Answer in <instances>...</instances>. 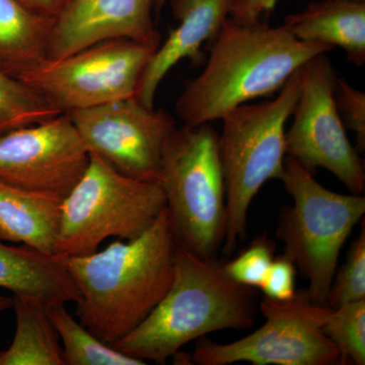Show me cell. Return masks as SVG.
I'll use <instances>...</instances> for the list:
<instances>
[{
  "mask_svg": "<svg viewBox=\"0 0 365 365\" xmlns=\"http://www.w3.org/2000/svg\"><path fill=\"white\" fill-rule=\"evenodd\" d=\"M177 242L167 207L143 235L103 251L68 257L78 288V321L108 345L133 331L157 307L174 276Z\"/></svg>",
  "mask_w": 365,
  "mask_h": 365,
  "instance_id": "obj_1",
  "label": "cell"
},
{
  "mask_svg": "<svg viewBox=\"0 0 365 365\" xmlns=\"http://www.w3.org/2000/svg\"><path fill=\"white\" fill-rule=\"evenodd\" d=\"M215 39L205 68L178 98L177 113L185 124L222 120L235 108L279 91L309 60L334 49L297 39L283 25L230 16Z\"/></svg>",
  "mask_w": 365,
  "mask_h": 365,
  "instance_id": "obj_2",
  "label": "cell"
},
{
  "mask_svg": "<svg viewBox=\"0 0 365 365\" xmlns=\"http://www.w3.org/2000/svg\"><path fill=\"white\" fill-rule=\"evenodd\" d=\"M256 317L255 288L230 279L216 259L177 244L169 289L143 323L113 346L145 364H163L207 334L252 328Z\"/></svg>",
  "mask_w": 365,
  "mask_h": 365,
  "instance_id": "obj_3",
  "label": "cell"
},
{
  "mask_svg": "<svg viewBox=\"0 0 365 365\" xmlns=\"http://www.w3.org/2000/svg\"><path fill=\"white\" fill-rule=\"evenodd\" d=\"M300 93V68L272 101L241 105L222 117L220 158L227 196V228L222 252L232 254L244 239L250 206L269 180L282 179L285 124Z\"/></svg>",
  "mask_w": 365,
  "mask_h": 365,
  "instance_id": "obj_4",
  "label": "cell"
},
{
  "mask_svg": "<svg viewBox=\"0 0 365 365\" xmlns=\"http://www.w3.org/2000/svg\"><path fill=\"white\" fill-rule=\"evenodd\" d=\"M160 184L178 245L216 259L227 228L220 134L209 123L185 124L163 151Z\"/></svg>",
  "mask_w": 365,
  "mask_h": 365,
  "instance_id": "obj_5",
  "label": "cell"
},
{
  "mask_svg": "<svg viewBox=\"0 0 365 365\" xmlns=\"http://www.w3.org/2000/svg\"><path fill=\"white\" fill-rule=\"evenodd\" d=\"M281 181L292 198V205L283 209L278 223L283 255L306 276L311 299L328 306L341 250L364 216V196L325 188L289 157L285 158Z\"/></svg>",
  "mask_w": 365,
  "mask_h": 365,
  "instance_id": "obj_6",
  "label": "cell"
},
{
  "mask_svg": "<svg viewBox=\"0 0 365 365\" xmlns=\"http://www.w3.org/2000/svg\"><path fill=\"white\" fill-rule=\"evenodd\" d=\"M167 207L160 182L120 174L90 153L85 175L62 201L56 253L85 256L108 237L136 239Z\"/></svg>",
  "mask_w": 365,
  "mask_h": 365,
  "instance_id": "obj_7",
  "label": "cell"
},
{
  "mask_svg": "<svg viewBox=\"0 0 365 365\" xmlns=\"http://www.w3.org/2000/svg\"><path fill=\"white\" fill-rule=\"evenodd\" d=\"M332 307L316 304L307 289L287 300L264 297L259 309L266 321L241 340L218 344L205 337L197 340L191 360L199 365H333L339 352L323 332Z\"/></svg>",
  "mask_w": 365,
  "mask_h": 365,
  "instance_id": "obj_8",
  "label": "cell"
},
{
  "mask_svg": "<svg viewBox=\"0 0 365 365\" xmlns=\"http://www.w3.org/2000/svg\"><path fill=\"white\" fill-rule=\"evenodd\" d=\"M157 50L133 40H106L63 58L46 60L21 81L66 114L137 97Z\"/></svg>",
  "mask_w": 365,
  "mask_h": 365,
  "instance_id": "obj_9",
  "label": "cell"
},
{
  "mask_svg": "<svg viewBox=\"0 0 365 365\" xmlns=\"http://www.w3.org/2000/svg\"><path fill=\"white\" fill-rule=\"evenodd\" d=\"M335 69L326 54L300 67L294 119L285 132V153L312 174L324 168L353 194L365 190L364 163L346 134L335 103Z\"/></svg>",
  "mask_w": 365,
  "mask_h": 365,
  "instance_id": "obj_10",
  "label": "cell"
},
{
  "mask_svg": "<svg viewBox=\"0 0 365 365\" xmlns=\"http://www.w3.org/2000/svg\"><path fill=\"white\" fill-rule=\"evenodd\" d=\"M66 114L88 153L124 176L160 181L163 151L177 128L169 113L131 97Z\"/></svg>",
  "mask_w": 365,
  "mask_h": 365,
  "instance_id": "obj_11",
  "label": "cell"
},
{
  "mask_svg": "<svg viewBox=\"0 0 365 365\" xmlns=\"http://www.w3.org/2000/svg\"><path fill=\"white\" fill-rule=\"evenodd\" d=\"M90 163L67 114L0 134V181L18 188L64 198Z\"/></svg>",
  "mask_w": 365,
  "mask_h": 365,
  "instance_id": "obj_12",
  "label": "cell"
},
{
  "mask_svg": "<svg viewBox=\"0 0 365 365\" xmlns=\"http://www.w3.org/2000/svg\"><path fill=\"white\" fill-rule=\"evenodd\" d=\"M153 0H69L55 20L48 60L63 58L111 39L160 47L151 18Z\"/></svg>",
  "mask_w": 365,
  "mask_h": 365,
  "instance_id": "obj_13",
  "label": "cell"
},
{
  "mask_svg": "<svg viewBox=\"0 0 365 365\" xmlns=\"http://www.w3.org/2000/svg\"><path fill=\"white\" fill-rule=\"evenodd\" d=\"M0 288L16 297L39 300L45 307L78 302V288L68 257L45 253L32 247L7 246L0 242Z\"/></svg>",
  "mask_w": 365,
  "mask_h": 365,
  "instance_id": "obj_14",
  "label": "cell"
},
{
  "mask_svg": "<svg viewBox=\"0 0 365 365\" xmlns=\"http://www.w3.org/2000/svg\"><path fill=\"white\" fill-rule=\"evenodd\" d=\"M232 0H194L182 14L181 24L158 48L146 66L137 98L148 108H155V93L168 72L185 58L200 59L205 41L215 39L223 21L230 16Z\"/></svg>",
  "mask_w": 365,
  "mask_h": 365,
  "instance_id": "obj_15",
  "label": "cell"
},
{
  "mask_svg": "<svg viewBox=\"0 0 365 365\" xmlns=\"http://www.w3.org/2000/svg\"><path fill=\"white\" fill-rule=\"evenodd\" d=\"M62 201L0 181V240L56 253Z\"/></svg>",
  "mask_w": 365,
  "mask_h": 365,
  "instance_id": "obj_16",
  "label": "cell"
},
{
  "mask_svg": "<svg viewBox=\"0 0 365 365\" xmlns=\"http://www.w3.org/2000/svg\"><path fill=\"white\" fill-rule=\"evenodd\" d=\"M283 26L297 39L339 46L347 58L365 62V1L313 2L299 14L285 18Z\"/></svg>",
  "mask_w": 365,
  "mask_h": 365,
  "instance_id": "obj_17",
  "label": "cell"
},
{
  "mask_svg": "<svg viewBox=\"0 0 365 365\" xmlns=\"http://www.w3.org/2000/svg\"><path fill=\"white\" fill-rule=\"evenodd\" d=\"M55 20L19 0H0V72L21 81L44 63Z\"/></svg>",
  "mask_w": 365,
  "mask_h": 365,
  "instance_id": "obj_18",
  "label": "cell"
},
{
  "mask_svg": "<svg viewBox=\"0 0 365 365\" xmlns=\"http://www.w3.org/2000/svg\"><path fill=\"white\" fill-rule=\"evenodd\" d=\"M16 328L13 343L0 351V365H64L59 336L39 300L13 297Z\"/></svg>",
  "mask_w": 365,
  "mask_h": 365,
  "instance_id": "obj_19",
  "label": "cell"
},
{
  "mask_svg": "<svg viewBox=\"0 0 365 365\" xmlns=\"http://www.w3.org/2000/svg\"><path fill=\"white\" fill-rule=\"evenodd\" d=\"M66 304L47 307L48 316L62 342L64 365H144L143 360L106 344L66 309Z\"/></svg>",
  "mask_w": 365,
  "mask_h": 365,
  "instance_id": "obj_20",
  "label": "cell"
},
{
  "mask_svg": "<svg viewBox=\"0 0 365 365\" xmlns=\"http://www.w3.org/2000/svg\"><path fill=\"white\" fill-rule=\"evenodd\" d=\"M62 114L23 81L0 72V134Z\"/></svg>",
  "mask_w": 365,
  "mask_h": 365,
  "instance_id": "obj_21",
  "label": "cell"
},
{
  "mask_svg": "<svg viewBox=\"0 0 365 365\" xmlns=\"http://www.w3.org/2000/svg\"><path fill=\"white\" fill-rule=\"evenodd\" d=\"M323 332L339 352L338 364H365V299L331 309Z\"/></svg>",
  "mask_w": 365,
  "mask_h": 365,
  "instance_id": "obj_22",
  "label": "cell"
},
{
  "mask_svg": "<svg viewBox=\"0 0 365 365\" xmlns=\"http://www.w3.org/2000/svg\"><path fill=\"white\" fill-rule=\"evenodd\" d=\"M365 299V230L352 242L344 265L334 276L328 307Z\"/></svg>",
  "mask_w": 365,
  "mask_h": 365,
  "instance_id": "obj_23",
  "label": "cell"
},
{
  "mask_svg": "<svg viewBox=\"0 0 365 365\" xmlns=\"http://www.w3.org/2000/svg\"><path fill=\"white\" fill-rule=\"evenodd\" d=\"M273 242L267 237H257L237 258L222 264L223 270L235 282L259 288L275 258Z\"/></svg>",
  "mask_w": 365,
  "mask_h": 365,
  "instance_id": "obj_24",
  "label": "cell"
},
{
  "mask_svg": "<svg viewBox=\"0 0 365 365\" xmlns=\"http://www.w3.org/2000/svg\"><path fill=\"white\" fill-rule=\"evenodd\" d=\"M335 103L343 124L356 136L357 151L365 148V95L345 79L336 78Z\"/></svg>",
  "mask_w": 365,
  "mask_h": 365,
  "instance_id": "obj_25",
  "label": "cell"
},
{
  "mask_svg": "<svg viewBox=\"0 0 365 365\" xmlns=\"http://www.w3.org/2000/svg\"><path fill=\"white\" fill-rule=\"evenodd\" d=\"M297 266L284 255L274 258L261 287L266 299L287 300L297 292Z\"/></svg>",
  "mask_w": 365,
  "mask_h": 365,
  "instance_id": "obj_26",
  "label": "cell"
},
{
  "mask_svg": "<svg viewBox=\"0 0 365 365\" xmlns=\"http://www.w3.org/2000/svg\"><path fill=\"white\" fill-rule=\"evenodd\" d=\"M269 11V0H232L230 16L235 21L252 23L263 11Z\"/></svg>",
  "mask_w": 365,
  "mask_h": 365,
  "instance_id": "obj_27",
  "label": "cell"
},
{
  "mask_svg": "<svg viewBox=\"0 0 365 365\" xmlns=\"http://www.w3.org/2000/svg\"><path fill=\"white\" fill-rule=\"evenodd\" d=\"M24 6L43 16L57 18L66 4V0H19Z\"/></svg>",
  "mask_w": 365,
  "mask_h": 365,
  "instance_id": "obj_28",
  "label": "cell"
},
{
  "mask_svg": "<svg viewBox=\"0 0 365 365\" xmlns=\"http://www.w3.org/2000/svg\"><path fill=\"white\" fill-rule=\"evenodd\" d=\"M193 1L194 0H153V4H155V9L157 14H160L165 4L170 2L172 4L175 16H176L178 20H180L182 14L187 11V9L191 6Z\"/></svg>",
  "mask_w": 365,
  "mask_h": 365,
  "instance_id": "obj_29",
  "label": "cell"
},
{
  "mask_svg": "<svg viewBox=\"0 0 365 365\" xmlns=\"http://www.w3.org/2000/svg\"><path fill=\"white\" fill-rule=\"evenodd\" d=\"M13 307V297H2L0 295V313Z\"/></svg>",
  "mask_w": 365,
  "mask_h": 365,
  "instance_id": "obj_30",
  "label": "cell"
},
{
  "mask_svg": "<svg viewBox=\"0 0 365 365\" xmlns=\"http://www.w3.org/2000/svg\"><path fill=\"white\" fill-rule=\"evenodd\" d=\"M279 1V0H269V11L274 9V6H276V4Z\"/></svg>",
  "mask_w": 365,
  "mask_h": 365,
  "instance_id": "obj_31",
  "label": "cell"
},
{
  "mask_svg": "<svg viewBox=\"0 0 365 365\" xmlns=\"http://www.w3.org/2000/svg\"><path fill=\"white\" fill-rule=\"evenodd\" d=\"M336 1H365V0H336Z\"/></svg>",
  "mask_w": 365,
  "mask_h": 365,
  "instance_id": "obj_32",
  "label": "cell"
},
{
  "mask_svg": "<svg viewBox=\"0 0 365 365\" xmlns=\"http://www.w3.org/2000/svg\"><path fill=\"white\" fill-rule=\"evenodd\" d=\"M68 1H69V0H66V2H68Z\"/></svg>",
  "mask_w": 365,
  "mask_h": 365,
  "instance_id": "obj_33",
  "label": "cell"
}]
</instances>
